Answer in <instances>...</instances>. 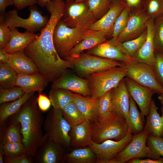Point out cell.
I'll return each mask as SVG.
<instances>
[{"label":"cell","mask_w":163,"mask_h":163,"mask_svg":"<svg viewBox=\"0 0 163 163\" xmlns=\"http://www.w3.org/2000/svg\"><path fill=\"white\" fill-rule=\"evenodd\" d=\"M66 72L53 82L52 88L66 89L84 97H91L88 80L74 74H67Z\"/></svg>","instance_id":"9a60e30c"},{"label":"cell","mask_w":163,"mask_h":163,"mask_svg":"<svg viewBox=\"0 0 163 163\" xmlns=\"http://www.w3.org/2000/svg\"><path fill=\"white\" fill-rule=\"evenodd\" d=\"M128 129L125 119L112 111L93 123L92 140L97 143L108 139L120 140L126 136Z\"/></svg>","instance_id":"7a4b0ae2"},{"label":"cell","mask_w":163,"mask_h":163,"mask_svg":"<svg viewBox=\"0 0 163 163\" xmlns=\"http://www.w3.org/2000/svg\"><path fill=\"white\" fill-rule=\"evenodd\" d=\"M125 7L119 0H112L108 11L101 18L91 24L88 29L101 31L107 38H111L116 20Z\"/></svg>","instance_id":"2e32d148"},{"label":"cell","mask_w":163,"mask_h":163,"mask_svg":"<svg viewBox=\"0 0 163 163\" xmlns=\"http://www.w3.org/2000/svg\"><path fill=\"white\" fill-rule=\"evenodd\" d=\"M11 54L4 51L3 49L0 48V61L1 62H8Z\"/></svg>","instance_id":"816d5d0a"},{"label":"cell","mask_w":163,"mask_h":163,"mask_svg":"<svg viewBox=\"0 0 163 163\" xmlns=\"http://www.w3.org/2000/svg\"><path fill=\"white\" fill-rule=\"evenodd\" d=\"M62 112L63 116L71 127L78 124L86 120L74 102L67 105Z\"/></svg>","instance_id":"1f68e13d"},{"label":"cell","mask_w":163,"mask_h":163,"mask_svg":"<svg viewBox=\"0 0 163 163\" xmlns=\"http://www.w3.org/2000/svg\"><path fill=\"white\" fill-rule=\"evenodd\" d=\"M39 35V34H35L27 30L24 33H21L16 28H14L11 30L9 41L3 49L10 54L16 52L24 51Z\"/></svg>","instance_id":"ffe728a7"},{"label":"cell","mask_w":163,"mask_h":163,"mask_svg":"<svg viewBox=\"0 0 163 163\" xmlns=\"http://www.w3.org/2000/svg\"><path fill=\"white\" fill-rule=\"evenodd\" d=\"M74 102L86 119L92 123L97 121V103L98 99L74 93Z\"/></svg>","instance_id":"484cf974"},{"label":"cell","mask_w":163,"mask_h":163,"mask_svg":"<svg viewBox=\"0 0 163 163\" xmlns=\"http://www.w3.org/2000/svg\"><path fill=\"white\" fill-rule=\"evenodd\" d=\"M125 84L129 94L138 104L144 116L149 114L152 97L155 93L152 90L141 85L127 77L125 78Z\"/></svg>","instance_id":"5bb4252c"},{"label":"cell","mask_w":163,"mask_h":163,"mask_svg":"<svg viewBox=\"0 0 163 163\" xmlns=\"http://www.w3.org/2000/svg\"><path fill=\"white\" fill-rule=\"evenodd\" d=\"M43 126L47 139L62 146L70 145L71 126L63 116L62 111L53 109L47 116Z\"/></svg>","instance_id":"8992f818"},{"label":"cell","mask_w":163,"mask_h":163,"mask_svg":"<svg viewBox=\"0 0 163 163\" xmlns=\"http://www.w3.org/2000/svg\"><path fill=\"white\" fill-rule=\"evenodd\" d=\"M4 160L6 163H31L32 162L25 153L13 157L4 155Z\"/></svg>","instance_id":"7dc6e473"},{"label":"cell","mask_w":163,"mask_h":163,"mask_svg":"<svg viewBox=\"0 0 163 163\" xmlns=\"http://www.w3.org/2000/svg\"><path fill=\"white\" fill-rule=\"evenodd\" d=\"M92 127L93 123L87 119L71 127L70 145L77 148L89 146L92 141Z\"/></svg>","instance_id":"d6986e66"},{"label":"cell","mask_w":163,"mask_h":163,"mask_svg":"<svg viewBox=\"0 0 163 163\" xmlns=\"http://www.w3.org/2000/svg\"><path fill=\"white\" fill-rule=\"evenodd\" d=\"M64 160L70 163H94L97 158L91 148L86 147L73 150L65 155Z\"/></svg>","instance_id":"f1b7e54d"},{"label":"cell","mask_w":163,"mask_h":163,"mask_svg":"<svg viewBox=\"0 0 163 163\" xmlns=\"http://www.w3.org/2000/svg\"><path fill=\"white\" fill-rule=\"evenodd\" d=\"M158 107L152 99L149 113L146 116V120L143 130L146 131L148 135L163 137V106L161 108L162 115L158 112Z\"/></svg>","instance_id":"603a6c76"},{"label":"cell","mask_w":163,"mask_h":163,"mask_svg":"<svg viewBox=\"0 0 163 163\" xmlns=\"http://www.w3.org/2000/svg\"><path fill=\"white\" fill-rule=\"evenodd\" d=\"M88 29L67 26L62 18L57 24L54 29L53 40L56 50L63 59L70 51L83 40L85 31Z\"/></svg>","instance_id":"5b68a950"},{"label":"cell","mask_w":163,"mask_h":163,"mask_svg":"<svg viewBox=\"0 0 163 163\" xmlns=\"http://www.w3.org/2000/svg\"><path fill=\"white\" fill-rule=\"evenodd\" d=\"M111 0L112 1V0Z\"/></svg>","instance_id":"680465c9"},{"label":"cell","mask_w":163,"mask_h":163,"mask_svg":"<svg viewBox=\"0 0 163 163\" xmlns=\"http://www.w3.org/2000/svg\"><path fill=\"white\" fill-rule=\"evenodd\" d=\"M11 30L6 24L3 14L0 16V48L4 49L9 41Z\"/></svg>","instance_id":"7bdbcfd3"},{"label":"cell","mask_w":163,"mask_h":163,"mask_svg":"<svg viewBox=\"0 0 163 163\" xmlns=\"http://www.w3.org/2000/svg\"><path fill=\"white\" fill-rule=\"evenodd\" d=\"M48 82L40 73L33 74H18L15 86L21 87L25 93H41Z\"/></svg>","instance_id":"7402d4cb"},{"label":"cell","mask_w":163,"mask_h":163,"mask_svg":"<svg viewBox=\"0 0 163 163\" xmlns=\"http://www.w3.org/2000/svg\"><path fill=\"white\" fill-rule=\"evenodd\" d=\"M111 0H86L89 10L94 18L98 20L108 11Z\"/></svg>","instance_id":"836d02e7"},{"label":"cell","mask_w":163,"mask_h":163,"mask_svg":"<svg viewBox=\"0 0 163 163\" xmlns=\"http://www.w3.org/2000/svg\"><path fill=\"white\" fill-rule=\"evenodd\" d=\"M51 0H38V4L41 7H44L45 6L46 4L48 2ZM86 0H75L77 2H80Z\"/></svg>","instance_id":"f5cc1de1"},{"label":"cell","mask_w":163,"mask_h":163,"mask_svg":"<svg viewBox=\"0 0 163 163\" xmlns=\"http://www.w3.org/2000/svg\"><path fill=\"white\" fill-rule=\"evenodd\" d=\"M162 15L163 16V10H162Z\"/></svg>","instance_id":"6f0895ef"},{"label":"cell","mask_w":163,"mask_h":163,"mask_svg":"<svg viewBox=\"0 0 163 163\" xmlns=\"http://www.w3.org/2000/svg\"><path fill=\"white\" fill-rule=\"evenodd\" d=\"M133 136L129 129L126 136L120 140L108 139L100 143L92 140L89 147L96 155V163H107L125 147Z\"/></svg>","instance_id":"8fae6325"},{"label":"cell","mask_w":163,"mask_h":163,"mask_svg":"<svg viewBox=\"0 0 163 163\" xmlns=\"http://www.w3.org/2000/svg\"><path fill=\"white\" fill-rule=\"evenodd\" d=\"M7 63L18 74L40 73L35 64L25 54L24 51L16 52L11 54Z\"/></svg>","instance_id":"cb8c5ba5"},{"label":"cell","mask_w":163,"mask_h":163,"mask_svg":"<svg viewBox=\"0 0 163 163\" xmlns=\"http://www.w3.org/2000/svg\"><path fill=\"white\" fill-rule=\"evenodd\" d=\"M30 98L15 113L12 122L21 125L22 143L26 155L30 159L35 156L47 138L42 131L43 118L36 106L37 98Z\"/></svg>","instance_id":"6da1fadb"},{"label":"cell","mask_w":163,"mask_h":163,"mask_svg":"<svg viewBox=\"0 0 163 163\" xmlns=\"http://www.w3.org/2000/svg\"><path fill=\"white\" fill-rule=\"evenodd\" d=\"M87 53L103 58L126 62L132 59L126 55L116 38L109 40L87 50Z\"/></svg>","instance_id":"4fadbf2b"},{"label":"cell","mask_w":163,"mask_h":163,"mask_svg":"<svg viewBox=\"0 0 163 163\" xmlns=\"http://www.w3.org/2000/svg\"><path fill=\"white\" fill-rule=\"evenodd\" d=\"M16 86L9 88H0V104L17 100L25 93L21 88Z\"/></svg>","instance_id":"8d00e7d4"},{"label":"cell","mask_w":163,"mask_h":163,"mask_svg":"<svg viewBox=\"0 0 163 163\" xmlns=\"http://www.w3.org/2000/svg\"><path fill=\"white\" fill-rule=\"evenodd\" d=\"M146 144L158 159L163 158V137L148 135Z\"/></svg>","instance_id":"b9f144b4"},{"label":"cell","mask_w":163,"mask_h":163,"mask_svg":"<svg viewBox=\"0 0 163 163\" xmlns=\"http://www.w3.org/2000/svg\"><path fill=\"white\" fill-rule=\"evenodd\" d=\"M18 74L7 63L0 62V88H9L16 86Z\"/></svg>","instance_id":"4dcf8cb0"},{"label":"cell","mask_w":163,"mask_h":163,"mask_svg":"<svg viewBox=\"0 0 163 163\" xmlns=\"http://www.w3.org/2000/svg\"><path fill=\"white\" fill-rule=\"evenodd\" d=\"M107 39L102 31L88 29L85 32L83 40L70 51L67 56H77L84 51L91 49L105 41Z\"/></svg>","instance_id":"44dd1931"},{"label":"cell","mask_w":163,"mask_h":163,"mask_svg":"<svg viewBox=\"0 0 163 163\" xmlns=\"http://www.w3.org/2000/svg\"><path fill=\"white\" fill-rule=\"evenodd\" d=\"M161 94L163 95V91H162Z\"/></svg>","instance_id":"9f6ffc18"},{"label":"cell","mask_w":163,"mask_h":163,"mask_svg":"<svg viewBox=\"0 0 163 163\" xmlns=\"http://www.w3.org/2000/svg\"><path fill=\"white\" fill-rule=\"evenodd\" d=\"M127 163H163V158L161 157L158 159H154L150 158L145 159H141L140 158H135L132 159Z\"/></svg>","instance_id":"681fc988"},{"label":"cell","mask_w":163,"mask_h":163,"mask_svg":"<svg viewBox=\"0 0 163 163\" xmlns=\"http://www.w3.org/2000/svg\"><path fill=\"white\" fill-rule=\"evenodd\" d=\"M130 96L124 78L112 89L111 101L113 111L125 119L129 111Z\"/></svg>","instance_id":"ac0fdd59"},{"label":"cell","mask_w":163,"mask_h":163,"mask_svg":"<svg viewBox=\"0 0 163 163\" xmlns=\"http://www.w3.org/2000/svg\"><path fill=\"white\" fill-rule=\"evenodd\" d=\"M124 65L93 73L88 77L91 98L98 99L109 91L116 87L126 76Z\"/></svg>","instance_id":"3957f363"},{"label":"cell","mask_w":163,"mask_h":163,"mask_svg":"<svg viewBox=\"0 0 163 163\" xmlns=\"http://www.w3.org/2000/svg\"><path fill=\"white\" fill-rule=\"evenodd\" d=\"M66 3L62 19L68 27L88 29L97 21L90 10L86 0L80 2L66 0Z\"/></svg>","instance_id":"9c48e42d"},{"label":"cell","mask_w":163,"mask_h":163,"mask_svg":"<svg viewBox=\"0 0 163 163\" xmlns=\"http://www.w3.org/2000/svg\"><path fill=\"white\" fill-rule=\"evenodd\" d=\"M130 11L125 7L115 21L111 38H117L126 26L129 19Z\"/></svg>","instance_id":"ab89813d"},{"label":"cell","mask_w":163,"mask_h":163,"mask_svg":"<svg viewBox=\"0 0 163 163\" xmlns=\"http://www.w3.org/2000/svg\"><path fill=\"white\" fill-rule=\"evenodd\" d=\"M49 98L53 109L62 111L67 105L74 102V93L66 89L51 88Z\"/></svg>","instance_id":"83f0119b"},{"label":"cell","mask_w":163,"mask_h":163,"mask_svg":"<svg viewBox=\"0 0 163 163\" xmlns=\"http://www.w3.org/2000/svg\"><path fill=\"white\" fill-rule=\"evenodd\" d=\"M19 123L12 122L8 128L2 139V144L22 142V137L20 132Z\"/></svg>","instance_id":"f35d334b"},{"label":"cell","mask_w":163,"mask_h":163,"mask_svg":"<svg viewBox=\"0 0 163 163\" xmlns=\"http://www.w3.org/2000/svg\"><path fill=\"white\" fill-rule=\"evenodd\" d=\"M147 35L146 29L138 37L120 43L125 52L130 58L133 59L136 53L145 41Z\"/></svg>","instance_id":"d6a6232c"},{"label":"cell","mask_w":163,"mask_h":163,"mask_svg":"<svg viewBox=\"0 0 163 163\" xmlns=\"http://www.w3.org/2000/svg\"><path fill=\"white\" fill-rule=\"evenodd\" d=\"M34 92L25 93L18 99L9 103L1 104L0 108V123L2 124L10 116L16 113L32 96Z\"/></svg>","instance_id":"f546056e"},{"label":"cell","mask_w":163,"mask_h":163,"mask_svg":"<svg viewBox=\"0 0 163 163\" xmlns=\"http://www.w3.org/2000/svg\"><path fill=\"white\" fill-rule=\"evenodd\" d=\"M154 18H150L146 23L147 35L142 46L133 59L147 64L154 67L155 61L154 43Z\"/></svg>","instance_id":"e0dca14e"},{"label":"cell","mask_w":163,"mask_h":163,"mask_svg":"<svg viewBox=\"0 0 163 163\" xmlns=\"http://www.w3.org/2000/svg\"><path fill=\"white\" fill-rule=\"evenodd\" d=\"M14 5L17 9L21 10L28 6L38 3V0H13Z\"/></svg>","instance_id":"c3c4849f"},{"label":"cell","mask_w":163,"mask_h":163,"mask_svg":"<svg viewBox=\"0 0 163 163\" xmlns=\"http://www.w3.org/2000/svg\"><path fill=\"white\" fill-rule=\"evenodd\" d=\"M154 43L155 52L163 55V16L154 19Z\"/></svg>","instance_id":"d590c367"},{"label":"cell","mask_w":163,"mask_h":163,"mask_svg":"<svg viewBox=\"0 0 163 163\" xmlns=\"http://www.w3.org/2000/svg\"><path fill=\"white\" fill-rule=\"evenodd\" d=\"M148 136L147 132L144 130L133 135L131 140L125 147L107 163H126L133 159L145 157L159 159L147 145Z\"/></svg>","instance_id":"52a82bcc"},{"label":"cell","mask_w":163,"mask_h":163,"mask_svg":"<svg viewBox=\"0 0 163 163\" xmlns=\"http://www.w3.org/2000/svg\"><path fill=\"white\" fill-rule=\"evenodd\" d=\"M150 18L143 8L131 11L127 24L116 38L117 41L122 43L139 36L146 30V23Z\"/></svg>","instance_id":"7c38bea8"},{"label":"cell","mask_w":163,"mask_h":163,"mask_svg":"<svg viewBox=\"0 0 163 163\" xmlns=\"http://www.w3.org/2000/svg\"><path fill=\"white\" fill-rule=\"evenodd\" d=\"M123 63L126 70V77L152 90L155 93L161 94L163 88L157 79L153 67L134 59Z\"/></svg>","instance_id":"ba28073f"},{"label":"cell","mask_w":163,"mask_h":163,"mask_svg":"<svg viewBox=\"0 0 163 163\" xmlns=\"http://www.w3.org/2000/svg\"><path fill=\"white\" fill-rule=\"evenodd\" d=\"M69 62L73 69L81 76L88 77L95 72L124 66L120 61L82 53L77 56H66L63 58Z\"/></svg>","instance_id":"277c9868"},{"label":"cell","mask_w":163,"mask_h":163,"mask_svg":"<svg viewBox=\"0 0 163 163\" xmlns=\"http://www.w3.org/2000/svg\"><path fill=\"white\" fill-rule=\"evenodd\" d=\"M13 5L14 3L13 0H0V11L1 14L4 15L7 6Z\"/></svg>","instance_id":"f907efd6"},{"label":"cell","mask_w":163,"mask_h":163,"mask_svg":"<svg viewBox=\"0 0 163 163\" xmlns=\"http://www.w3.org/2000/svg\"><path fill=\"white\" fill-rule=\"evenodd\" d=\"M125 120L129 130L133 135L137 134L143 131L145 116L139 111L136 102L131 96L129 111Z\"/></svg>","instance_id":"4316f807"},{"label":"cell","mask_w":163,"mask_h":163,"mask_svg":"<svg viewBox=\"0 0 163 163\" xmlns=\"http://www.w3.org/2000/svg\"><path fill=\"white\" fill-rule=\"evenodd\" d=\"M37 100L39 109L43 112L48 110L52 104L49 98L41 93H39Z\"/></svg>","instance_id":"bcb514c9"},{"label":"cell","mask_w":163,"mask_h":163,"mask_svg":"<svg viewBox=\"0 0 163 163\" xmlns=\"http://www.w3.org/2000/svg\"><path fill=\"white\" fill-rule=\"evenodd\" d=\"M33 6L29 8V17L24 18L19 16L17 9L8 11L5 18V22L11 30L21 27L29 32L35 33L46 26L49 20L47 16H43L41 12Z\"/></svg>","instance_id":"30bf717a"},{"label":"cell","mask_w":163,"mask_h":163,"mask_svg":"<svg viewBox=\"0 0 163 163\" xmlns=\"http://www.w3.org/2000/svg\"><path fill=\"white\" fill-rule=\"evenodd\" d=\"M158 99L160 101L162 105L163 106V96L161 94L158 97Z\"/></svg>","instance_id":"11a10c76"},{"label":"cell","mask_w":163,"mask_h":163,"mask_svg":"<svg viewBox=\"0 0 163 163\" xmlns=\"http://www.w3.org/2000/svg\"><path fill=\"white\" fill-rule=\"evenodd\" d=\"M4 155L2 145H1L0 149V163H3L4 160Z\"/></svg>","instance_id":"db71d44e"},{"label":"cell","mask_w":163,"mask_h":163,"mask_svg":"<svg viewBox=\"0 0 163 163\" xmlns=\"http://www.w3.org/2000/svg\"><path fill=\"white\" fill-rule=\"evenodd\" d=\"M111 89L104 94L97 100V121L113 111L111 101Z\"/></svg>","instance_id":"e575fe53"},{"label":"cell","mask_w":163,"mask_h":163,"mask_svg":"<svg viewBox=\"0 0 163 163\" xmlns=\"http://www.w3.org/2000/svg\"><path fill=\"white\" fill-rule=\"evenodd\" d=\"M131 11L143 8L145 0H119Z\"/></svg>","instance_id":"f6af8a7d"},{"label":"cell","mask_w":163,"mask_h":163,"mask_svg":"<svg viewBox=\"0 0 163 163\" xmlns=\"http://www.w3.org/2000/svg\"><path fill=\"white\" fill-rule=\"evenodd\" d=\"M4 156L13 157L25 153L22 142L8 143L1 145Z\"/></svg>","instance_id":"60d3db41"},{"label":"cell","mask_w":163,"mask_h":163,"mask_svg":"<svg viewBox=\"0 0 163 163\" xmlns=\"http://www.w3.org/2000/svg\"><path fill=\"white\" fill-rule=\"evenodd\" d=\"M155 61L154 66L158 81L163 88V55L155 53Z\"/></svg>","instance_id":"ee69618b"},{"label":"cell","mask_w":163,"mask_h":163,"mask_svg":"<svg viewBox=\"0 0 163 163\" xmlns=\"http://www.w3.org/2000/svg\"><path fill=\"white\" fill-rule=\"evenodd\" d=\"M61 145L47 139L41 146L38 156L41 163H58L64 159V150Z\"/></svg>","instance_id":"d4e9b609"},{"label":"cell","mask_w":163,"mask_h":163,"mask_svg":"<svg viewBox=\"0 0 163 163\" xmlns=\"http://www.w3.org/2000/svg\"><path fill=\"white\" fill-rule=\"evenodd\" d=\"M163 0H145L143 10L149 18L162 15Z\"/></svg>","instance_id":"74e56055"}]
</instances>
